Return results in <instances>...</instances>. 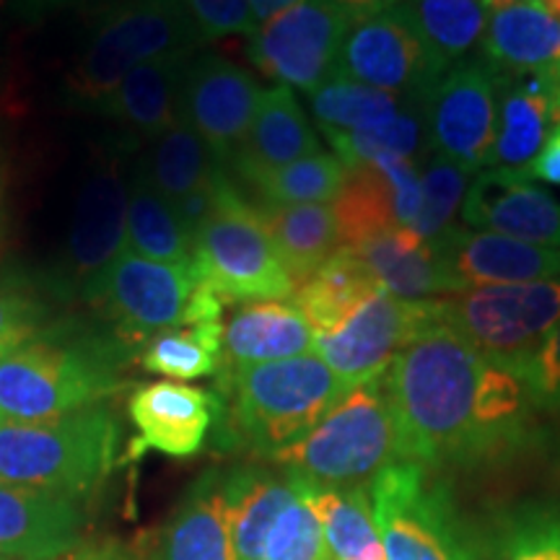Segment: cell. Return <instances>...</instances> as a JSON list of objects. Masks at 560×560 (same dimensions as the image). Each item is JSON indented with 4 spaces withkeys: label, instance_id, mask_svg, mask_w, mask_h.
<instances>
[{
    "label": "cell",
    "instance_id": "cell-1",
    "mask_svg": "<svg viewBox=\"0 0 560 560\" xmlns=\"http://www.w3.org/2000/svg\"><path fill=\"white\" fill-rule=\"evenodd\" d=\"M384 382L402 459L431 470L501 462L537 439L520 376L482 359L444 319L397 353Z\"/></svg>",
    "mask_w": 560,
    "mask_h": 560
},
{
    "label": "cell",
    "instance_id": "cell-2",
    "mask_svg": "<svg viewBox=\"0 0 560 560\" xmlns=\"http://www.w3.org/2000/svg\"><path fill=\"white\" fill-rule=\"evenodd\" d=\"M215 374V446L268 459L317 429L350 389L317 353Z\"/></svg>",
    "mask_w": 560,
    "mask_h": 560
},
{
    "label": "cell",
    "instance_id": "cell-3",
    "mask_svg": "<svg viewBox=\"0 0 560 560\" xmlns=\"http://www.w3.org/2000/svg\"><path fill=\"white\" fill-rule=\"evenodd\" d=\"M128 355L112 332L42 330L0 359V420L45 423L94 408L120 389V366Z\"/></svg>",
    "mask_w": 560,
    "mask_h": 560
},
{
    "label": "cell",
    "instance_id": "cell-4",
    "mask_svg": "<svg viewBox=\"0 0 560 560\" xmlns=\"http://www.w3.org/2000/svg\"><path fill=\"white\" fill-rule=\"evenodd\" d=\"M120 429L102 405L45 420H0V482L81 499L117 465Z\"/></svg>",
    "mask_w": 560,
    "mask_h": 560
},
{
    "label": "cell",
    "instance_id": "cell-5",
    "mask_svg": "<svg viewBox=\"0 0 560 560\" xmlns=\"http://www.w3.org/2000/svg\"><path fill=\"white\" fill-rule=\"evenodd\" d=\"M395 459H402L400 429L384 374L350 387L317 429L272 457L319 488L366 486Z\"/></svg>",
    "mask_w": 560,
    "mask_h": 560
},
{
    "label": "cell",
    "instance_id": "cell-6",
    "mask_svg": "<svg viewBox=\"0 0 560 560\" xmlns=\"http://www.w3.org/2000/svg\"><path fill=\"white\" fill-rule=\"evenodd\" d=\"M202 37L179 0H122L94 26L68 73L70 102L100 109L132 68L177 52H195Z\"/></svg>",
    "mask_w": 560,
    "mask_h": 560
},
{
    "label": "cell",
    "instance_id": "cell-7",
    "mask_svg": "<svg viewBox=\"0 0 560 560\" xmlns=\"http://www.w3.org/2000/svg\"><path fill=\"white\" fill-rule=\"evenodd\" d=\"M387 560H480L436 470L395 459L366 482Z\"/></svg>",
    "mask_w": 560,
    "mask_h": 560
},
{
    "label": "cell",
    "instance_id": "cell-8",
    "mask_svg": "<svg viewBox=\"0 0 560 560\" xmlns=\"http://www.w3.org/2000/svg\"><path fill=\"white\" fill-rule=\"evenodd\" d=\"M192 268L223 304L293 296V280L260 213L231 179L223 185L215 213L195 234Z\"/></svg>",
    "mask_w": 560,
    "mask_h": 560
},
{
    "label": "cell",
    "instance_id": "cell-9",
    "mask_svg": "<svg viewBox=\"0 0 560 560\" xmlns=\"http://www.w3.org/2000/svg\"><path fill=\"white\" fill-rule=\"evenodd\" d=\"M439 310L482 359L516 374L560 322V278L465 289L439 299Z\"/></svg>",
    "mask_w": 560,
    "mask_h": 560
},
{
    "label": "cell",
    "instance_id": "cell-10",
    "mask_svg": "<svg viewBox=\"0 0 560 560\" xmlns=\"http://www.w3.org/2000/svg\"><path fill=\"white\" fill-rule=\"evenodd\" d=\"M195 289L198 272L192 265L156 262L122 249L86 293V301L132 353L161 332L187 327Z\"/></svg>",
    "mask_w": 560,
    "mask_h": 560
},
{
    "label": "cell",
    "instance_id": "cell-11",
    "mask_svg": "<svg viewBox=\"0 0 560 560\" xmlns=\"http://www.w3.org/2000/svg\"><path fill=\"white\" fill-rule=\"evenodd\" d=\"M128 143H104L75 198L60 265V291L86 299L96 280L117 260L128 234Z\"/></svg>",
    "mask_w": 560,
    "mask_h": 560
},
{
    "label": "cell",
    "instance_id": "cell-12",
    "mask_svg": "<svg viewBox=\"0 0 560 560\" xmlns=\"http://www.w3.org/2000/svg\"><path fill=\"white\" fill-rule=\"evenodd\" d=\"M436 322H441L439 299L408 301L380 291L363 301L335 330L317 335L314 353L348 387H355L382 376L397 353Z\"/></svg>",
    "mask_w": 560,
    "mask_h": 560
},
{
    "label": "cell",
    "instance_id": "cell-13",
    "mask_svg": "<svg viewBox=\"0 0 560 560\" xmlns=\"http://www.w3.org/2000/svg\"><path fill=\"white\" fill-rule=\"evenodd\" d=\"M431 149L467 172L490 164L499 125V73L486 60H462L439 75L420 102Z\"/></svg>",
    "mask_w": 560,
    "mask_h": 560
},
{
    "label": "cell",
    "instance_id": "cell-14",
    "mask_svg": "<svg viewBox=\"0 0 560 560\" xmlns=\"http://www.w3.org/2000/svg\"><path fill=\"white\" fill-rule=\"evenodd\" d=\"M350 19L335 0H304L257 24L249 37V60L280 86L306 94L330 81Z\"/></svg>",
    "mask_w": 560,
    "mask_h": 560
},
{
    "label": "cell",
    "instance_id": "cell-15",
    "mask_svg": "<svg viewBox=\"0 0 560 560\" xmlns=\"http://www.w3.org/2000/svg\"><path fill=\"white\" fill-rule=\"evenodd\" d=\"M332 75L418 102L439 79L405 3L350 21Z\"/></svg>",
    "mask_w": 560,
    "mask_h": 560
},
{
    "label": "cell",
    "instance_id": "cell-16",
    "mask_svg": "<svg viewBox=\"0 0 560 560\" xmlns=\"http://www.w3.org/2000/svg\"><path fill=\"white\" fill-rule=\"evenodd\" d=\"M262 89L247 70L219 55H192L179 89L177 120L190 125L223 164L247 138Z\"/></svg>",
    "mask_w": 560,
    "mask_h": 560
},
{
    "label": "cell",
    "instance_id": "cell-17",
    "mask_svg": "<svg viewBox=\"0 0 560 560\" xmlns=\"http://www.w3.org/2000/svg\"><path fill=\"white\" fill-rule=\"evenodd\" d=\"M462 221L470 229L560 249V202L548 190L532 185L524 172L478 174L462 202Z\"/></svg>",
    "mask_w": 560,
    "mask_h": 560
},
{
    "label": "cell",
    "instance_id": "cell-18",
    "mask_svg": "<svg viewBox=\"0 0 560 560\" xmlns=\"http://www.w3.org/2000/svg\"><path fill=\"white\" fill-rule=\"evenodd\" d=\"M499 73V125L490 153L495 170L524 172L560 130V68Z\"/></svg>",
    "mask_w": 560,
    "mask_h": 560
},
{
    "label": "cell",
    "instance_id": "cell-19",
    "mask_svg": "<svg viewBox=\"0 0 560 560\" xmlns=\"http://www.w3.org/2000/svg\"><path fill=\"white\" fill-rule=\"evenodd\" d=\"M436 247L459 291L560 278V249L511 240L495 231L452 226L439 236Z\"/></svg>",
    "mask_w": 560,
    "mask_h": 560
},
{
    "label": "cell",
    "instance_id": "cell-20",
    "mask_svg": "<svg viewBox=\"0 0 560 560\" xmlns=\"http://www.w3.org/2000/svg\"><path fill=\"white\" fill-rule=\"evenodd\" d=\"M79 499L0 482V558L58 560L81 542Z\"/></svg>",
    "mask_w": 560,
    "mask_h": 560
},
{
    "label": "cell",
    "instance_id": "cell-21",
    "mask_svg": "<svg viewBox=\"0 0 560 560\" xmlns=\"http://www.w3.org/2000/svg\"><path fill=\"white\" fill-rule=\"evenodd\" d=\"M215 395L177 382H156L136 389L130 397V420L138 439L130 454L156 450L170 457L185 459L206 446L213 429Z\"/></svg>",
    "mask_w": 560,
    "mask_h": 560
},
{
    "label": "cell",
    "instance_id": "cell-22",
    "mask_svg": "<svg viewBox=\"0 0 560 560\" xmlns=\"http://www.w3.org/2000/svg\"><path fill=\"white\" fill-rule=\"evenodd\" d=\"M314 330L293 304L244 301L223 319L221 366H255L314 353Z\"/></svg>",
    "mask_w": 560,
    "mask_h": 560
},
{
    "label": "cell",
    "instance_id": "cell-23",
    "mask_svg": "<svg viewBox=\"0 0 560 560\" xmlns=\"http://www.w3.org/2000/svg\"><path fill=\"white\" fill-rule=\"evenodd\" d=\"M382 291L408 301H431L457 293L436 242L423 240L408 226H392L353 249Z\"/></svg>",
    "mask_w": 560,
    "mask_h": 560
},
{
    "label": "cell",
    "instance_id": "cell-24",
    "mask_svg": "<svg viewBox=\"0 0 560 560\" xmlns=\"http://www.w3.org/2000/svg\"><path fill=\"white\" fill-rule=\"evenodd\" d=\"M306 488L310 480L289 470L270 475L257 467H236L223 472L234 560H268L272 524Z\"/></svg>",
    "mask_w": 560,
    "mask_h": 560
},
{
    "label": "cell",
    "instance_id": "cell-25",
    "mask_svg": "<svg viewBox=\"0 0 560 560\" xmlns=\"http://www.w3.org/2000/svg\"><path fill=\"white\" fill-rule=\"evenodd\" d=\"M319 138L314 136L304 109L289 86L262 91L260 107L247 138L231 156V166L244 182H252L265 172L289 166L293 161L319 153Z\"/></svg>",
    "mask_w": 560,
    "mask_h": 560
},
{
    "label": "cell",
    "instance_id": "cell-26",
    "mask_svg": "<svg viewBox=\"0 0 560 560\" xmlns=\"http://www.w3.org/2000/svg\"><path fill=\"white\" fill-rule=\"evenodd\" d=\"M156 560H234L223 472H206L161 532Z\"/></svg>",
    "mask_w": 560,
    "mask_h": 560
},
{
    "label": "cell",
    "instance_id": "cell-27",
    "mask_svg": "<svg viewBox=\"0 0 560 560\" xmlns=\"http://www.w3.org/2000/svg\"><path fill=\"white\" fill-rule=\"evenodd\" d=\"M195 52H177L132 68L104 104V115L120 120L136 138L153 140L177 122L179 89Z\"/></svg>",
    "mask_w": 560,
    "mask_h": 560
},
{
    "label": "cell",
    "instance_id": "cell-28",
    "mask_svg": "<svg viewBox=\"0 0 560 560\" xmlns=\"http://www.w3.org/2000/svg\"><path fill=\"white\" fill-rule=\"evenodd\" d=\"M486 62L503 73L560 68V19L540 0H520L488 19Z\"/></svg>",
    "mask_w": 560,
    "mask_h": 560
},
{
    "label": "cell",
    "instance_id": "cell-29",
    "mask_svg": "<svg viewBox=\"0 0 560 560\" xmlns=\"http://www.w3.org/2000/svg\"><path fill=\"white\" fill-rule=\"evenodd\" d=\"M223 161L215 151L195 132L190 125L174 122L159 138L149 140V149L140 153L136 177L140 182L177 202L213 182L223 172Z\"/></svg>",
    "mask_w": 560,
    "mask_h": 560
},
{
    "label": "cell",
    "instance_id": "cell-30",
    "mask_svg": "<svg viewBox=\"0 0 560 560\" xmlns=\"http://www.w3.org/2000/svg\"><path fill=\"white\" fill-rule=\"evenodd\" d=\"M257 213L293 280V291L340 249L332 206H265Z\"/></svg>",
    "mask_w": 560,
    "mask_h": 560
},
{
    "label": "cell",
    "instance_id": "cell-31",
    "mask_svg": "<svg viewBox=\"0 0 560 560\" xmlns=\"http://www.w3.org/2000/svg\"><path fill=\"white\" fill-rule=\"evenodd\" d=\"M382 285L353 249L340 247L293 291V306L312 325L314 338L335 330L363 301L380 293Z\"/></svg>",
    "mask_w": 560,
    "mask_h": 560
},
{
    "label": "cell",
    "instance_id": "cell-32",
    "mask_svg": "<svg viewBox=\"0 0 560 560\" xmlns=\"http://www.w3.org/2000/svg\"><path fill=\"white\" fill-rule=\"evenodd\" d=\"M418 37L441 75L470 52L486 37V3L482 0H402Z\"/></svg>",
    "mask_w": 560,
    "mask_h": 560
},
{
    "label": "cell",
    "instance_id": "cell-33",
    "mask_svg": "<svg viewBox=\"0 0 560 560\" xmlns=\"http://www.w3.org/2000/svg\"><path fill=\"white\" fill-rule=\"evenodd\" d=\"M125 249L156 262L182 265V268L192 265L195 236L179 219L177 206L138 177L130 182Z\"/></svg>",
    "mask_w": 560,
    "mask_h": 560
},
{
    "label": "cell",
    "instance_id": "cell-34",
    "mask_svg": "<svg viewBox=\"0 0 560 560\" xmlns=\"http://www.w3.org/2000/svg\"><path fill=\"white\" fill-rule=\"evenodd\" d=\"M314 509L335 560H387L366 486L319 488Z\"/></svg>",
    "mask_w": 560,
    "mask_h": 560
},
{
    "label": "cell",
    "instance_id": "cell-35",
    "mask_svg": "<svg viewBox=\"0 0 560 560\" xmlns=\"http://www.w3.org/2000/svg\"><path fill=\"white\" fill-rule=\"evenodd\" d=\"M332 213L338 221L340 247L346 249H355L371 236L397 226L389 185L374 164L348 170L338 198L332 200Z\"/></svg>",
    "mask_w": 560,
    "mask_h": 560
},
{
    "label": "cell",
    "instance_id": "cell-36",
    "mask_svg": "<svg viewBox=\"0 0 560 560\" xmlns=\"http://www.w3.org/2000/svg\"><path fill=\"white\" fill-rule=\"evenodd\" d=\"M310 104L322 132L374 128V125L392 120V117H397L408 107L402 96L363 86V83L355 81L338 79V75H332L317 91H312Z\"/></svg>",
    "mask_w": 560,
    "mask_h": 560
},
{
    "label": "cell",
    "instance_id": "cell-37",
    "mask_svg": "<svg viewBox=\"0 0 560 560\" xmlns=\"http://www.w3.org/2000/svg\"><path fill=\"white\" fill-rule=\"evenodd\" d=\"M348 170L335 153L319 151L249 182L265 206H325L338 198Z\"/></svg>",
    "mask_w": 560,
    "mask_h": 560
},
{
    "label": "cell",
    "instance_id": "cell-38",
    "mask_svg": "<svg viewBox=\"0 0 560 560\" xmlns=\"http://www.w3.org/2000/svg\"><path fill=\"white\" fill-rule=\"evenodd\" d=\"M221 338L223 322L161 332L145 342L143 353H140V366L153 374L174 376V380H200V376L219 371Z\"/></svg>",
    "mask_w": 560,
    "mask_h": 560
},
{
    "label": "cell",
    "instance_id": "cell-39",
    "mask_svg": "<svg viewBox=\"0 0 560 560\" xmlns=\"http://www.w3.org/2000/svg\"><path fill=\"white\" fill-rule=\"evenodd\" d=\"M325 138L330 140L332 153L342 161L346 170L371 164V161L380 156L412 159L423 151L425 143L423 107H405L400 115L392 117L387 122L374 125V128L350 132H325Z\"/></svg>",
    "mask_w": 560,
    "mask_h": 560
},
{
    "label": "cell",
    "instance_id": "cell-40",
    "mask_svg": "<svg viewBox=\"0 0 560 560\" xmlns=\"http://www.w3.org/2000/svg\"><path fill=\"white\" fill-rule=\"evenodd\" d=\"M420 170V213L412 231L423 240L436 242L441 234L452 229L454 213L465 202V195L470 190L472 172L465 166L454 164L436 151L423 153L418 164Z\"/></svg>",
    "mask_w": 560,
    "mask_h": 560
},
{
    "label": "cell",
    "instance_id": "cell-41",
    "mask_svg": "<svg viewBox=\"0 0 560 560\" xmlns=\"http://www.w3.org/2000/svg\"><path fill=\"white\" fill-rule=\"evenodd\" d=\"M488 560H560V511L516 509L490 540Z\"/></svg>",
    "mask_w": 560,
    "mask_h": 560
},
{
    "label": "cell",
    "instance_id": "cell-42",
    "mask_svg": "<svg viewBox=\"0 0 560 560\" xmlns=\"http://www.w3.org/2000/svg\"><path fill=\"white\" fill-rule=\"evenodd\" d=\"M317 490L319 486L310 482V488L291 506H285L272 524L268 560H332L325 540V527L314 509Z\"/></svg>",
    "mask_w": 560,
    "mask_h": 560
},
{
    "label": "cell",
    "instance_id": "cell-43",
    "mask_svg": "<svg viewBox=\"0 0 560 560\" xmlns=\"http://www.w3.org/2000/svg\"><path fill=\"white\" fill-rule=\"evenodd\" d=\"M45 319V306L24 283H0V359L11 350L37 338Z\"/></svg>",
    "mask_w": 560,
    "mask_h": 560
},
{
    "label": "cell",
    "instance_id": "cell-44",
    "mask_svg": "<svg viewBox=\"0 0 560 560\" xmlns=\"http://www.w3.org/2000/svg\"><path fill=\"white\" fill-rule=\"evenodd\" d=\"M535 410L560 412V322L516 371Z\"/></svg>",
    "mask_w": 560,
    "mask_h": 560
},
{
    "label": "cell",
    "instance_id": "cell-45",
    "mask_svg": "<svg viewBox=\"0 0 560 560\" xmlns=\"http://www.w3.org/2000/svg\"><path fill=\"white\" fill-rule=\"evenodd\" d=\"M198 26L202 39H221L229 34H247L257 30L249 0H179Z\"/></svg>",
    "mask_w": 560,
    "mask_h": 560
},
{
    "label": "cell",
    "instance_id": "cell-46",
    "mask_svg": "<svg viewBox=\"0 0 560 560\" xmlns=\"http://www.w3.org/2000/svg\"><path fill=\"white\" fill-rule=\"evenodd\" d=\"M58 560H156V556L140 542L122 540H94L79 542L68 556Z\"/></svg>",
    "mask_w": 560,
    "mask_h": 560
},
{
    "label": "cell",
    "instance_id": "cell-47",
    "mask_svg": "<svg viewBox=\"0 0 560 560\" xmlns=\"http://www.w3.org/2000/svg\"><path fill=\"white\" fill-rule=\"evenodd\" d=\"M524 174L532 179L548 182V185H560V130L545 143V149L537 153Z\"/></svg>",
    "mask_w": 560,
    "mask_h": 560
},
{
    "label": "cell",
    "instance_id": "cell-48",
    "mask_svg": "<svg viewBox=\"0 0 560 560\" xmlns=\"http://www.w3.org/2000/svg\"><path fill=\"white\" fill-rule=\"evenodd\" d=\"M402 0H335V5L346 13L350 21L374 16V13H382L387 9H395Z\"/></svg>",
    "mask_w": 560,
    "mask_h": 560
},
{
    "label": "cell",
    "instance_id": "cell-49",
    "mask_svg": "<svg viewBox=\"0 0 560 560\" xmlns=\"http://www.w3.org/2000/svg\"><path fill=\"white\" fill-rule=\"evenodd\" d=\"M299 3H304V0H249L252 13H255L257 24H262V21L278 16V13L289 11Z\"/></svg>",
    "mask_w": 560,
    "mask_h": 560
},
{
    "label": "cell",
    "instance_id": "cell-50",
    "mask_svg": "<svg viewBox=\"0 0 560 560\" xmlns=\"http://www.w3.org/2000/svg\"><path fill=\"white\" fill-rule=\"evenodd\" d=\"M68 3H73V0H11V5L21 16H42V13H50Z\"/></svg>",
    "mask_w": 560,
    "mask_h": 560
},
{
    "label": "cell",
    "instance_id": "cell-51",
    "mask_svg": "<svg viewBox=\"0 0 560 560\" xmlns=\"http://www.w3.org/2000/svg\"><path fill=\"white\" fill-rule=\"evenodd\" d=\"M5 192H9V164H5L3 149H0V229L5 219Z\"/></svg>",
    "mask_w": 560,
    "mask_h": 560
},
{
    "label": "cell",
    "instance_id": "cell-52",
    "mask_svg": "<svg viewBox=\"0 0 560 560\" xmlns=\"http://www.w3.org/2000/svg\"><path fill=\"white\" fill-rule=\"evenodd\" d=\"M482 3H486V9L493 13V11H501V9H506V5H514V3H520V0H482Z\"/></svg>",
    "mask_w": 560,
    "mask_h": 560
},
{
    "label": "cell",
    "instance_id": "cell-53",
    "mask_svg": "<svg viewBox=\"0 0 560 560\" xmlns=\"http://www.w3.org/2000/svg\"><path fill=\"white\" fill-rule=\"evenodd\" d=\"M540 3L552 13V16L560 19V0H540Z\"/></svg>",
    "mask_w": 560,
    "mask_h": 560
},
{
    "label": "cell",
    "instance_id": "cell-54",
    "mask_svg": "<svg viewBox=\"0 0 560 560\" xmlns=\"http://www.w3.org/2000/svg\"><path fill=\"white\" fill-rule=\"evenodd\" d=\"M558 102H560V89H558Z\"/></svg>",
    "mask_w": 560,
    "mask_h": 560
},
{
    "label": "cell",
    "instance_id": "cell-55",
    "mask_svg": "<svg viewBox=\"0 0 560 560\" xmlns=\"http://www.w3.org/2000/svg\"><path fill=\"white\" fill-rule=\"evenodd\" d=\"M0 560H9V558H0Z\"/></svg>",
    "mask_w": 560,
    "mask_h": 560
}]
</instances>
